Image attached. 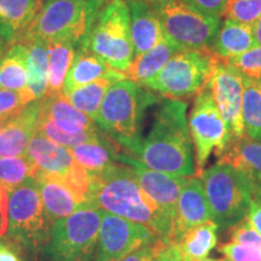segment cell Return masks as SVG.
<instances>
[{
  "instance_id": "cell-3",
  "label": "cell",
  "mask_w": 261,
  "mask_h": 261,
  "mask_svg": "<svg viewBox=\"0 0 261 261\" xmlns=\"http://www.w3.org/2000/svg\"><path fill=\"white\" fill-rule=\"evenodd\" d=\"M108 0H45L21 42L69 41L87 48L90 33Z\"/></svg>"
},
{
  "instance_id": "cell-25",
  "label": "cell",
  "mask_w": 261,
  "mask_h": 261,
  "mask_svg": "<svg viewBox=\"0 0 261 261\" xmlns=\"http://www.w3.org/2000/svg\"><path fill=\"white\" fill-rule=\"evenodd\" d=\"M117 143L108 136L89 140L74 148H69L74 161L90 173H100L115 165L119 154Z\"/></svg>"
},
{
  "instance_id": "cell-40",
  "label": "cell",
  "mask_w": 261,
  "mask_h": 261,
  "mask_svg": "<svg viewBox=\"0 0 261 261\" xmlns=\"http://www.w3.org/2000/svg\"><path fill=\"white\" fill-rule=\"evenodd\" d=\"M182 2L202 14L211 16V17L221 18L227 0H182Z\"/></svg>"
},
{
  "instance_id": "cell-12",
  "label": "cell",
  "mask_w": 261,
  "mask_h": 261,
  "mask_svg": "<svg viewBox=\"0 0 261 261\" xmlns=\"http://www.w3.org/2000/svg\"><path fill=\"white\" fill-rule=\"evenodd\" d=\"M207 85L226 122L230 140L242 138L246 136L242 116L244 76L233 65L217 57Z\"/></svg>"
},
{
  "instance_id": "cell-29",
  "label": "cell",
  "mask_w": 261,
  "mask_h": 261,
  "mask_svg": "<svg viewBox=\"0 0 261 261\" xmlns=\"http://www.w3.org/2000/svg\"><path fill=\"white\" fill-rule=\"evenodd\" d=\"M219 228V225L213 220L207 221L188 230L177 243L173 244L178 248L184 260L204 259L217 246Z\"/></svg>"
},
{
  "instance_id": "cell-4",
  "label": "cell",
  "mask_w": 261,
  "mask_h": 261,
  "mask_svg": "<svg viewBox=\"0 0 261 261\" xmlns=\"http://www.w3.org/2000/svg\"><path fill=\"white\" fill-rule=\"evenodd\" d=\"M159 96L130 79L113 84L107 91L96 123L106 135L127 150L142 139L146 109L159 102Z\"/></svg>"
},
{
  "instance_id": "cell-24",
  "label": "cell",
  "mask_w": 261,
  "mask_h": 261,
  "mask_svg": "<svg viewBox=\"0 0 261 261\" xmlns=\"http://www.w3.org/2000/svg\"><path fill=\"white\" fill-rule=\"evenodd\" d=\"M253 47H255V41L252 25L224 19L215 37L212 51L220 60L230 61L242 56Z\"/></svg>"
},
{
  "instance_id": "cell-33",
  "label": "cell",
  "mask_w": 261,
  "mask_h": 261,
  "mask_svg": "<svg viewBox=\"0 0 261 261\" xmlns=\"http://www.w3.org/2000/svg\"><path fill=\"white\" fill-rule=\"evenodd\" d=\"M37 132L44 136L45 138L50 139L51 142L56 143L58 145L64 146V148H74V146L83 144L89 140L98 139L103 135L100 132H85V133H68L60 128L56 123L48 117L46 114L39 112L38 121H37Z\"/></svg>"
},
{
  "instance_id": "cell-10",
  "label": "cell",
  "mask_w": 261,
  "mask_h": 261,
  "mask_svg": "<svg viewBox=\"0 0 261 261\" xmlns=\"http://www.w3.org/2000/svg\"><path fill=\"white\" fill-rule=\"evenodd\" d=\"M215 61L212 50H179L143 86L160 96L177 99L197 94L210 81Z\"/></svg>"
},
{
  "instance_id": "cell-34",
  "label": "cell",
  "mask_w": 261,
  "mask_h": 261,
  "mask_svg": "<svg viewBox=\"0 0 261 261\" xmlns=\"http://www.w3.org/2000/svg\"><path fill=\"white\" fill-rule=\"evenodd\" d=\"M261 15V0H227L224 9L225 19L253 25Z\"/></svg>"
},
{
  "instance_id": "cell-9",
  "label": "cell",
  "mask_w": 261,
  "mask_h": 261,
  "mask_svg": "<svg viewBox=\"0 0 261 261\" xmlns=\"http://www.w3.org/2000/svg\"><path fill=\"white\" fill-rule=\"evenodd\" d=\"M52 226L35 178H29L8 194V233L21 246L37 250L48 242Z\"/></svg>"
},
{
  "instance_id": "cell-32",
  "label": "cell",
  "mask_w": 261,
  "mask_h": 261,
  "mask_svg": "<svg viewBox=\"0 0 261 261\" xmlns=\"http://www.w3.org/2000/svg\"><path fill=\"white\" fill-rule=\"evenodd\" d=\"M242 116L246 136L261 142V83L244 77Z\"/></svg>"
},
{
  "instance_id": "cell-19",
  "label": "cell",
  "mask_w": 261,
  "mask_h": 261,
  "mask_svg": "<svg viewBox=\"0 0 261 261\" xmlns=\"http://www.w3.org/2000/svg\"><path fill=\"white\" fill-rule=\"evenodd\" d=\"M219 161L242 173L252 185L254 196L261 195V142L247 136L231 139Z\"/></svg>"
},
{
  "instance_id": "cell-31",
  "label": "cell",
  "mask_w": 261,
  "mask_h": 261,
  "mask_svg": "<svg viewBox=\"0 0 261 261\" xmlns=\"http://www.w3.org/2000/svg\"><path fill=\"white\" fill-rule=\"evenodd\" d=\"M27 46L12 44L0 58V89L19 92L27 86Z\"/></svg>"
},
{
  "instance_id": "cell-38",
  "label": "cell",
  "mask_w": 261,
  "mask_h": 261,
  "mask_svg": "<svg viewBox=\"0 0 261 261\" xmlns=\"http://www.w3.org/2000/svg\"><path fill=\"white\" fill-rule=\"evenodd\" d=\"M230 236L231 242L249 244L261 249V234L246 219L231 227Z\"/></svg>"
},
{
  "instance_id": "cell-47",
  "label": "cell",
  "mask_w": 261,
  "mask_h": 261,
  "mask_svg": "<svg viewBox=\"0 0 261 261\" xmlns=\"http://www.w3.org/2000/svg\"><path fill=\"white\" fill-rule=\"evenodd\" d=\"M0 54H2V45H0Z\"/></svg>"
},
{
  "instance_id": "cell-30",
  "label": "cell",
  "mask_w": 261,
  "mask_h": 261,
  "mask_svg": "<svg viewBox=\"0 0 261 261\" xmlns=\"http://www.w3.org/2000/svg\"><path fill=\"white\" fill-rule=\"evenodd\" d=\"M79 50L77 45L69 41L55 42L48 45L47 86L45 96L62 93L65 77Z\"/></svg>"
},
{
  "instance_id": "cell-43",
  "label": "cell",
  "mask_w": 261,
  "mask_h": 261,
  "mask_svg": "<svg viewBox=\"0 0 261 261\" xmlns=\"http://www.w3.org/2000/svg\"><path fill=\"white\" fill-rule=\"evenodd\" d=\"M0 261H21V259L11 247L0 241Z\"/></svg>"
},
{
  "instance_id": "cell-13",
  "label": "cell",
  "mask_w": 261,
  "mask_h": 261,
  "mask_svg": "<svg viewBox=\"0 0 261 261\" xmlns=\"http://www.w3.org/2000/svg\"><path fill=\"white\" fill-rule=\"evenodd\" d=\"M155 240L159 238L148 227L103 212L93 261H122L137 248Z\"/></svg>"
},
{
  "instance_id": "cell-23",
  "label": "cell",
  "mask_w": 261,
  "mask_h": 261,
  "mask_svg": "<svg viewBox=\"0 0 261 261\" xmlns=\"http://www.w3.org/2000/svg\"><path fill=\"white\" fill-rule=\"evenodd\" d=\"M27 46V86L19 91L22 102L25 106L40 100L46 94L48 45L40 40L23 42Z\"/></svg>"
},
{
  "instance_id": "cell-17",
  "label": "cell",
  "mask_w": 261,
  "mask_h": 261,
  "mask_svg": "<svg viewBox=\"0 0 261 261\" xmlns=\"http://www.w3.org/2000/svg\"><path fill=\"white\" fill-rule=\"evenodd\" d=\"M34 178L38 182L45 214L52 224L73 214L86 203V201L75 194L60 177L37 171Z\"/></svg>"
},
{
  "instance_id": "cell-21",
  "label": "cell",
  "mask_w": 261,
  "mask_h": 261,
  "mask_svg": "<svg viewBox=\"0 0 261 261\" xmlns=\"http://www.w3.org/2000/svg\"><path fill=\"white\" fill-rule=\"evenodd\" d=\"M27 156L39 172L60 178H64L75 165L69 148L51 142L39 132H35L29 142Z\"/></svg>"
},
{
  "instance_id": "cell-48",
  "label": "cell",
  "mask_w": 261,
  "mask_h": 261,
  "mask_svg": "<svg viewBox=\"0 0 261 261\" xmlns=\"http://www.w3.org/2000/svg\"><path fill=\"white\" fill-rule=\"evenodd\" d=\"M42 2H44V0H42Z\"/></svg>"
},
{
  "instance_id": "cell-5",
  "label": "cell",
  "mask_w": 261,
  "mask_h": 261,
  "mask_svg": "<svg viewBox=\"0 0 261 261\" xmlns=\"http://www.w3.org/2000/svg\"><path fill=\"white\" fill-rule=\"evenodd\" d=\"M200 178L215 224L221 228H231L246 219L254 192L242 173L219 161L204 169Z\"/></svg>"
},
{
  "instance_id": "cell-44",
  "label": "cell",
  "mask_w": 261,
  "mask_h": 261,
  "mask_svg": "<svg viewBox=\"0 0 261 261\" xmlns=\"http://www.w3.org/2000/svg\"><path fill=\"white\" fill-rule=\"evenodd\" d=\"M252 27H253V35H254V41H255V46H261V15Z\"/></svg>"
},
{
  "instance_id": "cell-28",
  "label": "cell",
  "mask_w": 261,
  "mask_h": 261,
  "mask_svg": "<svg viewBox=\"0 0 261 261\" xmlns=\"http://www.w3.org/2000/svg\"><path fill=\"white\" fill-rule=\"evenodd\" d=\"M177 51H179L177 47L163 39L156 46L133 58L128 69L125 71V76L140 85H144L165 67Z\"/></svg>"
},
{
  "instance_id": "cell-18",
  "label": "cell",
  "mask_w": 261,
  "mask_h": 261,
  "mask_svg": "<svg viewBox=\"0 0 261 261\" xmlns=\"http://www.w3.org/2000/svg\"><path fill=\"white\" fill-rule=\"evenodd\" d=\"M40 112V100L28 104L24 110L9 120L0 130V156L19 158L27 155L32 137L37 132V121Z\"/></svg>"
},
{
  "instance_id": "cell-42",
  "label": "cell",
  "mask_w": 261,
  "mask_h": 261,
  "mask_svg": "<svg viewBox=\"0 0 261 261\" xmlns=\"http://www.w3.org/2000/svg\"><path fill=\"white\" fill-rule=\"evenodd\" d=\"M155 261H184V259L174 244H167L162 248Z\"/></svg>"
},
{
  "instance_id": "cell-8",
  "label": "cell",
  "mask_w": 261,
  "mask_h": 261,
  "mask_svg": "<svg viewBox=\"0 0 261 261\" xmlns=\"http://www.w3.org/2000/svg\"><path fill=\"white\" fill-rule=\"evenodd\" d=\"M165 39L178 50H212L221 18L211 17L182 0H151Z\"/></svg>"
},
{
  "instance_id": "cell-46",
  "label": "cell",
  "mask_w": 261,
  "mask_h": 261,
  "mask_svg": "<svg viewBox=\"0 0 261 261\" xmlns=\"http://www.w3.org/2000/svg\"><path fill=\"white\" fill-rule=\"evenodd\" d=\"M5 125H6V121H3V120H0V130L4 128Z\"/></svg>"
},
{
  "instance_id": "cell-16",
  "label": "cell",
  "mask_w": 261,
  "mask_h": 261,
  "mask_svg": "<svg viewBox=\"0 0 261 261\" xmlns=\"http://www.w3.org/2000/svg\"><path fill=\"white\" fill-rule=\"evenodd\" d=\"M129 9L130 34L135 57L149 51L165 39L159 14L151 0H125Z\"/></svg>"
},
{
  "instance_id": "cell-22",
  "label": "cell",
  "mask_w": 261,
  "mask_h": 261,
  "mask_svg": "<svg viewBox=\"0 0 261 261\" xmlns=\"http://www.w3.org/2000/svg\"><path fill=\"white\" fill-rule=\"evenodd\" d=\"M41 112L68 133L99 132L94 120L70 104L63 93L45 96L40 99Z\"/></svg>"
},
{
  "instance_id": "cell-41",
  "label": "cell",
  "mask_w": 261,
  "mask_h": 261,
  "mask_svg": "<svg viewBox=\"0 0 261 261\" xmlns=\"http://www.w3.org/2000/svg\"><path fill=\"white\" fill-rule=\"evenodd\" d=\"M246 220L261 234V195L253 197Z\"/></svg>"
},
{
  "instance_id": "cell-15",
  "label": "cell",
  "mask_w": 261,
  "mask_h": 261,
  "mask_svg": "<svg viewBox=\"0 0 261 261\" xmlns=\"http://www.w3.org/2000/svg\"><path fill=\"white\" fill-rule=\"evenodd\" d=\"M212 221L210 205L200 178L189 177L179 196L172 224L171 244L177 243L190 228Z\"/></svg>"
},
{
  "instance_id": "cell-7",
  "label": "cell",
  "mask_w": 261,
  "mask_h": 261,
  "mask_svg": "<svg viewBox=\"0 0 261 261\" xmlns=\"http://www.w3.org/2000/svg\"><path fill=\"white\" fill-rule=\"evenodd\" d=\"M87 48L110 68L125 74L135 58L129 9L125 0H108L90 33Z\"/></svg>"
},
{
  "instance_id": "cell-37",
  "label": "cell",
  "mask_w": 261,
  "mask_h": 261,
  "mask_svg": "<svg viewBox=\"0 0 261 261\" xmlns=\"http://www.w3.org/2000/svg\"><path fill=\"white\" fill-rule=\"evenodd\" d=\"M25 107L17 91L0 89V120L8 122L23 112Z\"/></svg>"
},
{
  "instance_id": "cell-27",
  "label": "cell",
  "mask_w": 261,
  "mask_h": 261,
  "mask_svg": "<svg viewBox=\"0 0 261 261\" xmlns=\"http://www.w3.org/2000/svg\"><path fill=\"white\" fill-rule=\"evenodd\" d=\"M113 70L115 69L110 68L106 62L100 60L89 48H79L69 69V73L65 77L62 93H63V96H67L73 90L92 83L99 77L106 76Z\"/></svg>"
},
{
  "instance_id": "cell-2",
  "label": "cell",
  "mask_w": 261,
  "mask_h": 261,
  "mask_svg": "<svg viewBox=\"0 0 261 261\" xmlns=\"http://www.w3.org/2000/svg\"><path fill=\"white\" fill-rule=\"evenodd\" d=\"M87 203L107 213L148 227L171 244L172 221L139 187L129 166L116 162L100 173H91Z\"/></svg>"
},
{
  "instance_id": "cell-35",
  "label": "cell",
  "mask_w": 261,
  "mask_h": 261,
  "mask_svg": "<svg viewBox=\"0 0 261 261\" xmlns=\"http://www.w3.org/2000/svg\"><path fill=\"white\" fill-rule=\"evenodd\" d=\"M225 62L233 65L247 79L261 83V46L253 47L242 56Z\"/></svg>"
},
{
  "instance_id": "cell-36",
  "label": "cell",
  "mask_w": 261,
  "mask_h": 261,
  "mask_svg": "<svg viewBox=\"0 0 261 261\" xmlns=\"http://www.w3.org/2000/svg\"><path fill=\"white\" fill-rule=\"evenodd\" d=\"M219 252L230 261H261L260 248L236 242H228L220 246Z\"/></svg>"
},
{
  "instance_id": "cell-11",
  "label": "cell",
  "mask_w": 261,
  "mask_h": 261,
  "mask_svg": "<svg viewBox=\"0 0 261 261\" xmlns=\"http://www.w3.org/2000/svg\"><path fill=\"white\" fill-rule=\"evenodd\" d=\"M188 123L195 150V173L200 177L211 155L215 152L219 158L230 142L226 122L208 85L196 94Z\"/></svg>"
},
{
  "instance_id": "cell-6",
  "label": "cell",
  "mask_w": 261,
  "mask_h": 261,
  "mask_svg": "<svg viewBox=\"0 0 261 261\" xmlns=\"http://www.w3.org/2000/svg\"><path fill=\"white\" fill-rule=\"evenodd\" d=\"M103 211L85 203L73 214L55 221L45 253L51 261H92Z\"/></svg>"
},
{
  "instance_id": "cell-45",
  "label": "cell",
  "mask_w": 261,
  "mask_h": 261,
  "mask_svg": "<svg viewBox=\"0 0 261 261\" xmlns=\"http://www.w3.org/2000/svg\"><path fill=\"white\" fill-rule=\"evenodd\" d=\"M184 261H230L228 259H208V257H204V259H197V260H184Z\"/></svg>"
},
{
  "instance_id": "cell-14",
  "label": "cell",
  "mask_w": 261,
  "mask_h": 261,
  "mask_svg": "<svg viewBox=\"0 0 261 261\" xmlns=\"http://www.w3.org/2000/svg\"><path fill=\"white\" fill-rule=\"evenodd\" d=\"M116 161L129 166L139 187L173 224L179 196L187 184L188 178L150 169L138 160L122 152L117 154Z\"/></svg>"
},
{
  "instance_id": "cell-26",
  "label": "cell",
  "mask_w": 261,
  "mask_h": 261,
  "mask_svg": "<svg viewBox=\"0 0 261 261\" xmlns=\"http://www.w3.org/2000/svg\"><path fill=\"white\" fill-rule=\"evenodd\" d=\"M123 79H127L125 74L121 73V71L113 70L112 73L106 75V76H102L99 79L92 81V83L77 87V89L73 90L64 97L69 100L71 106L84 114H86V115H89L91 119L96 121L107 91L109 90V87L113 84Z\"/></svg>"
},
{
  "instance_id": "cell-20",
  "label": "cell",
  "mask_w": 261,
  "mask_h": 261,
  "mask_svg": "<svg viewBox=\"0 0 261 261\" xmlns=\"http://www.w3.org/2000/svg\"><path fill=\"white\" fill-rule=\"evenodd\" d=\"M42 0H0V40L17 44L37 17Z\"/></svg>"
},
{
  "instance_id": "cell-39",
  "label": "cell",
  "mask_w": 261,
  "mask_h": 261,
  "mask_svg": "<svg viewBox=\"0 0 261 261\" xmlns=\"http://www.w3.org/2000/svg\"><path fill=\"white\" fill-rule=\"evenodd\" d=\"M167 244L161 240H155L152 242L143 244L142 247L137 248L132 253L128 254L122 261H155L159 253L163 247Z\"/></svg>"
},
{
  "instance_id": "cell-1",
  "label": "cell",
  "mask_w": 261,
  "mask_h": 261,
  "mask_svg": "<svg viewBox=\"0 0 261 261\" xmlns=\"http://www.w3.org/2000/svg\"><path fill=\"white\" fill-rule=\"evenodd\" d=\"M187 110L188 103L184 100L166 98L156 110L148 136L128 150L129 155L154 171L192 177L194 145Z\"/></svg>"
}]
</instances>
